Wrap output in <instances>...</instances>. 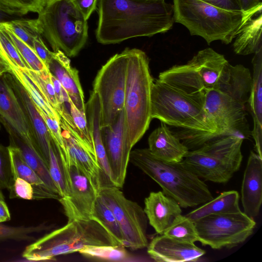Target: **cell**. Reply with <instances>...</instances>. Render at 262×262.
<instances>
[{
	"label": "cell",
	"instance_id": "36",
	"mask_svg": "<svg viewBox=\"0 0 262 262\" xmlns=\"http://www.w3.org/2000/svg\"><path fill=\"white\" fill-rule=\"evenodd\" d=\"M0 24L32 49L34 38L41 35L38 28L36 19H14L5 21Z\"/></svg>",
	"mask_w": 262,
	"mask_h": 262
},
{
	"label": "cell",
	"instance_id": "51",
	"mask_svg": "<svg viewBox=\"0 0 262 262\" xmlns=\"http://www.w3.org/2000/svg\"><path fill=\"white\" fill-rule=\"evenodd\" d=\"M11 69L7 63L0 57V77L7 73H10Z\"/></svg>",
	"mask_w": 262,
	"mask_h": 262
},
{
	"label": "cell",
	"instance_id": "45",
	"mask_svg": "<svg viewBox=\"0 0 262 262\" xmlns=\"http://www.w3.org/2000/svg\"><path fill=\"white\" fill-rule=\"evenodd\" d=\"M33 49L39 58L48 68V64L53 56V52L50 51L47 48L41 35H39L34 38Z\"/></svg>",
	"mask_w": 262,
	"mask_h": 262
},
{
	"label": "cell",
	"instance_id": "23",
	"mask_svg": "<svg viewBox=\"0 0 262 262\" xmlns=\"http://www.w3.org/2000/svg\"><path fill=\"white\" fill-rule=\"evenodd\" d=\"M252 76L249 70L242 64L225 66L214 89L245 105L250 94Z\"/></svg>",
	"mask_w": 262,
	"mask_h": 262
},
{
	"label": "cell",
	"instance_id": "42",
	"mask_svg": "<svg viewBox=\"0 0 262 262\" xmlns=\"http://www.w3.org/2000/svg\"><path fill=\"white\" fill-rule=\"evenodd\" d=\"M69 107L76 132L90 150L95 154L94 142L90 131L86 113L78 110L71 99L69 101Z\"/></svg>",
	"mask_w": 262,
	"mask_h": 262
},
{
	"label": "cell",
	"instance_id": "4",
	"mask_svg": "<svg viewBox=\"0 0 262 262\" xmlns=\"http://www.w3.org/2000/svg\"><path fill=\"white\" fill-rule=\"evenodd\" d=\"M173 1L174 21L184 26L191 35L202 37L208 44L215 40L230 43L254 15L225 10L201 0Z\"/></svg>",
	"mask_w": 262,
	"mask_h": 262
},
{
	"label": "cell",
	"instance_id": "40",
	"mask_svg": "<svg viewBox=\"0 0 262 262\" xmlns=\"http://www.w3.org/2000/svg\"><path fill=\"white\" fill-rule=\"evenodd\" d=\"M5 29L30 69L36 72L49 71L32 48L23 41L11 31L5 28Z\"/></svg>",
	"mask_w": 262,
	"mask_h": 262
},
{
	"label": "cell",
	"instance_id": "11",
	"mask_svg": "<svg viewBox=\"0 0 262 262\" xmlns=\"http://www.w3.org/2000/svg\"><path fill=\"white\" fill-rule=\"evenodd\" d=\"M199 242L213 249H231L253 233L256 222L244 212L211 214L194 222Z\"/></svg>",
	"mask_w": 262,
	"mask_h": 262
},
{
	"label": "cell",
	"instance_id": "24",
	"mask_svg": "<svg viewBox=\"0 0 262 262\" xmlns=\"http://www.w3.org/2000/svg\"><path fill=\"white\" fill-rule=\"evenodd\" d=\"M180 140L167 124L161 122V125L148 137V149L154 156L161 160L180 162L189 150Z\"/></svg>",
	"mask_w": 262,
	"mask_h": 262
},
{
	"label": "cell",
	"instance_id": "3",
	"mask_svg": "<svg viewBox=\"0 0 262 262\" xmlns=\"http://www.w3.org/2000/svg\"><path fill=\"white\" fill-rule=\"evenodd\" d=\"M129 161L155 181L164 194L182 208L195 207L213 198L208 186L182 161L161 160L148 148L132 150Z\"/></svg>",
	"mask_w": 262,
	"mask_h": 262
},
{
	"label": "cell",
	"instance_id": "18",
	"mask_svg": "<svg viewBox=\"0 0 262 262\" xmlns=\"http://www.w3.org/2000/svg\"><path fill=\"white\" fill-rule=\"evenodd\" d=\"M147 247V253L157 262L196 261L206 253L194 243L180 241L163 234L154 237Z\"/></svg>",
	"mask_w": 262,
	"mask_h": 262
},
{
	"label": "cell",
	"instance_id": "47",
	"mask_svg": "<svg viewBox=\"0 0 262 262\" xmlns=\"http://www.w3.org/2000/svg\"><path fill=\"white\" fill-rule=\"evenodd\" d=\"M50 77L59 104L62 107H66V103H69L70 98L60 81L50 72Z\"/></svg>",
	"mask_w": 262,
	"mask_h": 262
},
{
	"label": "cell",
	"instance_id": "35",
	"mask_svg": "<svg viewBox=\"0 0 262 262\" xmlns=\"http://www.w3.org/2000/svg\"><path fill=\"white\" fill-rule=\"evenodd\" d=\"M9 66L11 69L10 72L20 82L36 106L49 116L56 119L60 122V117L58 114L45 100L38 89L28 75L22 70L17 67L9 65Z\"/></svg>",
	"mask_w": 262,
	"mask_h": 262
},
{
	"label": "cell",
	"instance_id": "9",
	"mask_svg": "<svg viewBox=\"0 0 262 262\" xmlns=\"http://www.w3.org/2000/svg\"><path fill=\"white\" fill-rule=\"evenodd\" d=\"M228 62L223 55L206 48L186 64L173 66L160 73L157 80L188 94H205L214 89Z\"/></svg>",
	"mask_w": 262,
	"mask_h": 262
},
{
	"label": "cell",
	"instance_id": "52",
	"mask_svg": "<svg viewBox=\"0 0 262 262\" xmlns=\"http://www.w3.org/2000/svg\"><path fill=\"white\" fill-rule=\"evenodd\" d=\"M5 16H6L5 13L0 11V23L5 21V19L6 18Z\"/></svg>",
	"mask_w": 262,
	"mask_h": 262
},
{
	"label": "cell",
	"instance_id": "46",
	"mask_svg": "<svg viewBox=\"0 0 262 262\" xmlns=\"http://www.w3.org/2000/svg\"><path fill=\"white\" fill-rule=\"evenodd\" d=\"M88 20L96 10L98 0H69Z\"/></svg>",
	"mask_w": 262,
	"mask_h": 262
},
{
	"label": "cell",
	"instance_id": "41",
	"mask_svg": "<svg viewBox=\"0 0 262 262\" xmlns=\"http://www.w3.org/2000/svg\"><path fill=\"white\" fill-rule=\"evenodd\" d=\"M48 169L51 179L57 189L60 198L67 196L68 195V190L62 168L57 149L53 140L50 144L49 148Z\"/></svg>",
	"mask_w": 262,
	"mask_h": 262
},
{
	"label": "cell",
	"instance_id": "6",
	"mask_svg": "<svg viewBox=\"0 0 262 262\" xmlns=\"http://www.w3.org/2000/svg\"><path fill=\"white\" fill-rule=\"evenodd\" d=\"M154 79L146 53L129 49L124 114L128 142L133 148L148 129L151 118V90Z\"/></svg>",
	"mask_w": 262,
	"mask_h": 262
},
{
	"label": "cell",
	"instance_id": "8",
	"mask_svg": "<svg viewBox=\"0 0 262 262\" xmlns=\"http://www.w3.org/2000/svg\"><path fill=\"white\" fill-rule=\"evenodd\" d=\"M243 140L236 135L214 138L189 150L182 161L200 179L226 183L240 168Z\"/></svg>",
	"mask_w": 262,
	"mask_h": 262
},
{
	"label": "cell",
	"instance_id": "15",
	"mask_svg": "<svg viewBox=\"0 0 262 262\" xmlns=\"http://www.w3.org/2000/svg\"><path fill=\"white\" fill-rule=\"evenodd\" d=\"M101 131L112 172L111 183L122 188L132 149L127 140L124 110L121 111L112 124L101 128Z\"/></svg>",
	"mask_w": 262,
	"mask_h": 262
},
{
	"label": "cell",
	"instance_id": "31",
	"mask_svg": "<svg viewBox=\"0 0 262 262\" xmlns=\"http://www.w3.org/2000/svg\"><path fill=\"white\" fill-rule=\"evenodd\" d=\"M91 219L100 223L121 245L125 247L124 237L117 221L112 210L99 194L95 202Z\"/></svg>",
	"mask_w": 262,
	"mask_h": 262
},
{
	"label": "cell",
	"instance_id": "50",
	"mask_svg": "<svg viewBox=\"0 0 262 262\" xmlns=\"http://www.w3.org/2000/svg\"><path fill=\"white\" fill-rule=\"evenodd\" d=\"M10 213L4 200H0V223L10 220Z\"/></svg>",
	"mask_w": 262,
	"mask_h": 262
},
{
	"label": "cell",
	"instance_id": "48",
	"mask_svg": "<svg viewBox=\"0 0 262 262\" xmlns=\"http://www.w3.org/2000/svg\"><path fill=\"white\" fill-rule=\"evenodd\" d=\"M241 10L246 13L255 14L261 12V0H237Z\"/></svg>",
	"mask_w": 262,
	"mask_h": 262
},
{
	"label": "cell",
	"instance_id": "1",
	"mask_svg": "<svg viewBox=\"0 0 262 262\" xmlns=\"http://www.w3.org/2000/svg\"><path fill=\"white\" fill-rule=\"evenodd\" d=\"M96 9V38L103 45L165 33L174 22L173 5L165 0H98Z\"/></svg>",
	"mask_w": 262,
	"mask_h": 262
},
{
	"label": "cell",
	"instance_id": "19",
	"mask_svg": "<svg viewBox=\"0 0 262 262\" xmlns=\"http://www.w3.org/2000/svg\"><path fill=\"white\" fill-rule=\"evenodd\" d=\"M69 159L78 166L100 190L102 185L101 172L96 156L81 139L76 129L63 120L60 121Z\"/></svg>",
	"mask_w": 262,
	"mask_h": 262
},
{
	"label": "cell",
	"instance_id": "30",
	"mask_svg": "<svg viewBox=\"0 0 262 262\" xmlns=\"http://www.w3.org/2000/svg\"><path fill=\"white\" fill-rule=\"evenodd\" d=\"M5 128L9 134L10 144L19 149L26 162L36 173L45 184L49 189L58 194L47 165L33 146L26 143L8 127Z\"/></svg>",
	"mask_w": 262,
	"mask_h": 262
},
{
	"label": "cell",
	"instance_id": "17",
	"mask_svg": "<svg viewBox=\"0 0 262 262\" xmlns=\"http://www.w3.org/2000/svg\"><path fill=\"white\" fill-rule=\"evenodd\" d=\"M0 121L5 127L10 128L26 143L33 146L26 116L4 74L0 77Z\"/></svg>",
	"mask_w": 262,
	"mask_h": 262
},
{
	"label": "cell",
	"instance_id": "53",
	"mask_svg": "<svg viewBox=\"0 0 262 262\" xmlns=\"http://www.w3.org/2000/svg\"><path fill=\"white\" fill-rule=\"evenodd\" d=\"M139 2H156L160 0H135Z\"/></svg>",
	"mask_w": 262,
	"mask_h": 262
},
{
	"label": "cell",
	"instance_id": "33",
	"mask_svg": "<svg viewBox=\"0 0 262 262\" xmlns=\"http://www.w3.org/2000/svg\"><path fill=\"white\" fill-rule=\"evenodd\" d=\"M79 252L88 259L98 261H123L129 258L128 253L122 245L86 247Z\"/></svg>",
	"mask_w": 262,
	"mask_h": 262
},
{
	"label": "cell",
	"instance_id": "13",
	"mask_svg": "<svg viewBox=\"0 0 262 262\" xmlns=\"http://www.w3.org/2000/svg\"><path fill=\"white\" fill-rule=\"evenodd\" d=\"M59 157L68 195L58 201L68 222L91 219L99 189L68 155Z\"/></svg>",
	"mask_w": 262,
	"mask_h": 262
},
{
	"label": "cell",
	"instance_id": "39",
	"mask_svg": "<svg viewBox=\"0 0 262 262\" xmlns=\"http://www.w3.org/2000/svg\"><path fill=\"white\" fill-rule=\"evenodd\" d=\"M46 229L43 225L31 226H10L0 223V243L8 240L16 241H34L33 233Z\"/></svg>",
	"mask_w": 262,
	"mask_h": 262
},
{
	"label": "cell",
	"instance_id": "49",
	"mask_svg": "<svg viewBox=\"0 0 262 262\" xmlns=\"http://www.w3.org/2000/svg\"><path fill=\"white\" fill-rule=\"evenodd\" d=\"M215 7L225 10L242 11L237 0H201Z\"/></svg>",
	"mask_w": 262,
	"mask_h": 262
},
{
	"label": "cell",
	"instance_id": "34",
	"mask_svg": "<svg viewBox=\"0 0 262 262\" xmlns=\"http://www.w3.org/2000/svg\"><path fill=\"white\" fill-rule=\"evenodd\" d=\"M163 234L183 242L194 243L199 241L194 222L181 214L174 218Z\"/></svg>",
	"mask_w": 262,
	"mask_h": 262
},
{
	"label": "cell",
	"instance_id": "29",
	"mask_svg": "<svg viewBox=\"0 0 262 262\" xmlns=\"http://www.w3.org/2000/svg\"><path fill=\"white\" fill-rule=\"evenodd\" d=\"M239 194L236 190L224 191L186 215L192 221L211 214H230L241 211Z\"/></svg>",
	"mask_w": 262,
	"mask_h": 262
},
{
	"label": "cell",
	"instance_id": "43",
	"mask_svg": "<svg viewBox=\"0 0 262 262\" xmlns=\"http://www.w3.org/2000/svg\"><path fill=\"white\" fill-rule=\"evenodd\" d=\"M14 181L8 147L0 144V189L9 190Z\"/></svg>",
	"mask_w": 262,
	"mask_h": 262
},
{
	"label": "cell",
	"instance_id": "27",
	"mask_svg": "<svg viewBox=\"0 0 262 262\" xmlns=\"http://www.w3.org/2000/svg\"><path fill=\"white\" fill-rule=\"evenodd\" d=\"M262 15L258 12L250 17L239 29L233 43L236 54H255L262 49Z\"/></svg>",
	"mask_w": 262,
	"mask_h": 262
},
{
	"label": "cell",
	"instance_id": "25",
	"mask_svg": "<svg viewBox=\"0 0 262 262\" xmlns=\"http://www.w3.org/2000/svg\"><path fill=\"white\" fill-rule=\"evenodd\" d=\"M252 84L248 100L253 120L251 135L255 142L256 153L262 157V49L254 54Z\"/></svg>",
	"mask_w": 262,
	"mask_h": 262
},
{
	"label": "cell",
	"instance_id": "14",
	"mask_svg": "<svg viewBox=\"0 0 262 262\" xmlns=\"http://www.w3.org/2000/svg\"><path fill=\"white\" fill-rule=\"evenodd\" d=\"M204 107L216 128L208 141L227 135H236L244 139L248 135L245 105L212 89L205 94Z\"/></svg>",
	"mask_w": 262,
	"mask_h": 262
},
{
	"label": "cell",
	"instance_id": "55",
	"mask_svg": "<svg viewBox=\"0 0 262 262\" xmlns=\"http://www.w3.org/2000/svg\"><path fill=\"white\" fill-rule=\"evenodd\" d=\"M0 57H1V55H0Z\"/></svg>",
	"mask_w": 262,
	"mask_h": 262
},
{
	"label": "cell",
	"instance_id": "54",
	"mask_svg": "<svg viewBox=\"0 0 262 262\" xmlns=\"http://www.w3.org/2000/svg\"><path fill=\"white\" fill-rule=\"evenodd\" d=\"M1 190V189H0V200H5V196Z\"/></svg>",
	"mask_w": 262,
	"mask_h": 262
},
{
	"label": "cell",
	"instance_id": "2",
	"mask_svg": "<svg viewBox=\"0 0 262 262\" xmlns=\"http://www.w3.org/2000/svg\"><path fill=\"white\" fill-rule=\"evenodd\" d=\"M204 98L205 94H188L156 79L151 90V118L183 128L180 133L196 134L189 144L197 148L216 131L205 111Z\"/></svg>",
	"mask_w": 262,
	"mask_h": 262
},
{
	"label": "cell",
	"instance_id": "22",
	"mask_svg": "<svg viewBox=\"0 0 262 262\" xmlns=\"http://www.w3.org/2000/svg\"><path fill=\"white\" fill-rule=\"evenodd\" d=\"M143 210L150 225L159 234H163L182 212L179 203L162 191L151 192L145 198Z\"/></svg>",
	"mask_w": 262,
	"mask_h": 262
},
{
	"label": "cell",
	"instance_id": "5",
	"mask_svg": "<svg viewBox=\"0 0 262 262\" xmlns=\"http://www.w3.org/2000/svg\"><path fill=\"white\" fill-rule=\"evenodd\" d=\"M121 245L98 221L73 220L27 246L22 256L31 261L53 259L86 247Z\"/></svg>",
	"mask_w": 262,
	"mask_h": 262
},
{
	"label": "cell",
	"instance_id": "38",
	"mask_svg": "<svg viewBox=\"0 0 262 262\" xmlns=\"http://www.w3.org/2000/svg\"><path fill=\"white\" fill-rule=\"evenodd\" d=\"M45 0H0V11L9 15H23L29 12L38 13Z\"/></svg>",
	"mask_w": 262,
	"mask_h": 262
},
{
	"label": "cell",
	"instance_id": "16",
	"mask_svg": "<svg viewBox=\"0 0 262 262\" xmlns=\"http://www.w3.org/2000/svg\"><path fill=\"white\" fill-rule=\"evenodd\" d=\"M5 76L12 87L27 118L35 149L48 168L49 148L52 139L47 126L29 94L12 73Z\"/></svg>",
	"mask_w": 262,
	"mask_h": 262
},
{
	"label": "cell",
	"instance_id": "20",
	"mask_svg": "<svg viewBox=\"0 0 262 262\" xmlns=\"http://www.w3.org/2000/svg\"><path fill=\"white\" fill-rule=\"evenodd\" d=\"M241 201L246 214L252 218L258 215L262 202V157L253 151L243 175Z\"/></svg>",
	"mask_w": 262,
	"mask_h": 262
},
{
	"label": "cell",
	"instance_id": "26",
	"mask_svg": "<svg viewBox=\"0 0 262 262\" xmlns=\"http://www.w3.org/2000/svg\"><path fill=\"white\" fill-rule=\"evenodd\" d=\"M87 120L94 142L97 161L100 168L101 178L105 177L108 185L111 183L112 172L103 145L100 127L101 107L99 98L93 91L85 104Z\"/></svg>",
	"mask_w": 262,
	"mask_h": 262
},
{
	"label": "cell",
	"instance_id": "37",
	"mask_svg": "<svg viewBox=\"0 0 262 262\" xmlns=\"http://www.w3.org/2000/svg\"><path fill=\"white\" fill-rule=\"evenodd\" d=\"M0 55L9 66L17 67L22 70L29 69L6 30L1 24Z\"/></svg>",
	"mask_w": 262,
	"mask_h": 262
},
{
	"label": "cell",
	"instance_id": "7",
	"mask_svg": "<svg viewBox=\"0 0 262 262\" xmlns=\"http://www.w3.org/2000/svg\"><path fill=\"white\" fill-rule=\"evenodd\" d=\"M39 31L53 52L74 57L88 38V25L83 14L69 0H45L36 19Z\"/></svg>",
	"mask_w": 262,
	"mask_h": 262
},
{
	"label": "cell",
	"instance_id": "21",
	"mask_svg": "<svg viewBox=\"0 0 262 262\" xmlns=\"http://www.w3.org/2000/svg\"><path fill=\"white\" fill-rule=\"evenodd\" d=\"M48 68L50 72L60 81L76 107L86 113L84 96L78 71L71 67L68 56L60 50L53 52Z\"/></svg>",
	"mask_w": 262,
	"mask_h": 262
},
{
	"label": "cell",
	"instance_id": "12",
	"mask_svg": "<svg viewBox=\"0 0 262 262\" xmlns=\"http://www.w3.org/2000/svg\"><path fill=\"white\" fill-rule=\"evenodd\" d=\"M99 194L113 212L121 229L125 247L136 250L147 247V218L143 209L112 185L100 187Z\"/></svg>",
	"mask_w": 262,
	"mask_h": 262
},
{
	"label": "cell",
	"instance_id": "44",
	"mask_svg": "<svg viewBox=\"0 0 262 262\" xmlns=\"http://www.w3.org/2000/svg\"><path fill=\"white\" fill-rule=\"evenodd\" d=\"M9 191L10 199L35 200V192L34 186L21 178H15L13 185Z\"/></svg>",
	"mask_w": 262,
	"mask_h": 262
},
{
	"label": "cell",
	"instance_id": "32",
	"mask_svg": "<svg viewBox=\"0 0 262 262\" xmlns=\"http://www.w3.org/2000/svg\"><path fill=\"white\" fill-rule=\"evenodd\" d=\"M34 82L45 100L54 108L60 116L67 110L62 107L57 100L55 91L50 77V71L36 72L31 69L23 70Z\"/></svg>",
	"mask_w": 262,
	"mask_h": 262
},
{
	"label": "cell",
	"instance_id": "28",
	"mask_svg": "<svg viewBox=\"0 0 262 262\" xmlns=\"http://www.w3.org/2000/svg\"><path fill=\"white\" fill-rule=\"evenodd\" d=\"M8 147L14 179L17 177L21 178L34 186L35 200L53 199L54 196V191L45 184L36 173L27 164L19 149L11 144Z\"/></svg>",
	"mask_w": 262,
	"mask_h": 262
},
{
	"label": "cell",
	"instance_id": "10",
	"mask_svg": "<svg viewBox=\"0 0 262 262\" xmlns=\"http://www.w3.org/2000/svg\"><path fill=\"white\" fill-rule=\"evenodd\" d=\"M128 48L111 57L98 71L93 90L101 107L100 127L112 124L123 110Z\"/></svg>",
	"mask_w": 262,
	"mask_h": 262
}]
</instances>
